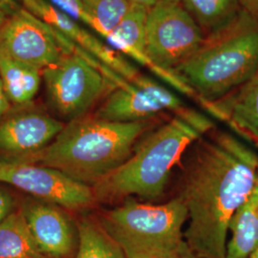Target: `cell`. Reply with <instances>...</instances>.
<instances>
[{
	"instance_id": "6da1fadb",
	"label": "cell",
	"mask_w": 258,
	"mask_h": 258,
	"mask_svg": "<svg viewBox=\"0 0 258 258\" xmlns=\"http://www.w3.org/2000/svg\"><path fill=\"white\" fill-rule=\"evenodd\" d=\"M205 136L194 144L178 196L188 214L184 239L203 257L226 258L231 217L257 181L258 154L231 133Z\"/></svg>"
},
{
	"instance_id": "7a4b0ae2",
	"label": "cell",
	"mask_w": 258,
	"mask_h": 258,
	"mask_svg": "<svg viewBox=\"0 0 258 258\" xmlns=\"http://www.w3.org/2000/svg\"><path fill=\"white\" fill-rule=\"evenodd\" d=\"M212 128L213 121L198 111L184 107L176 112L167 122L146 133L128 160L93 186L96 202L160 199L184 153Z\"/></svg>"
},
{
	"instance_id": "3957f363",
	"label": "cell",
	"mask_w": 258,
	"mask_h": 258,
	"mask_svg": "<svg viewBox=\"0 0 258 258\" xmlns=\"http://www.w3.org/2000/svg\"><path fill=\"white\" fill-rule=\"evenodd\" d=\"M152 123V120L118 122L84 116L65 124L42 150L14 160L55 168L93 187L128 160Z\"/></svg>"
},
{
	"instance_id": "277c9868",
	"label": "cell",
	"mask_w": 258,
	"mask_h": 258,
	"mask_svg": "<svg viewBox=\"0 0 258 258\" xmlns=\"http://www.w3.org/2000/svg\"><path fill=\"white\" fill-rule=\"evenodd\" d=\"M258 67V18L245 12L205 37L175 71L204 105L219 102L247 83Z\"/></svg>"
},
{
	"instance_id": "5b68a950",
	"label": "cell",
	"mask_w": 258,
	"mask_h": 258,
	"mask_svg": "<svg viewBox=\"0 0 258 258\" xmlns=\"http://www.w3.org/2000/svg\"><path fill=\"white\" fill-rule=\"evenodd\" d=\"M187 210L180 197L164 204L126 198L98 218L126 258H175L184 244Z\"/></svg>"
},
{
	"instance_id": "8992f818",
	"label": "cell",
	"mask_w": 258,
	"mask_h": 258,
	"mask_svg": "<svg viewBox=\"0 0 258 258\" xmlns=\"http://www.w3.org/2000/svg\"><path fill=\"white\" fill-rule=\"evenodd\" d=\"M206 35L179 0L164 1L148 9L146 51L150 70L178 91H194L175 71L198 51Z\"/></svg>"
},
{
	"instance_id": "52a82bcc",
	"label": "cell",
	"mask_w": 258,
	"mask_h": 258,
	"mask_svg": "<svg viewBox=\"0 0 258 258\" xmlns=\"http://www.w3.org/2000/svg\"><path fill=\"white\" fill-rule=\"evenodd\" d=\"M108 67L89 54H65L42 70L48 102L55 114L69 121L83 118L116 87L105 74Z\"/></svg>"
},
{
	"instance_id": "ba28073f",
	"label": "cell",
	"mask_w": 258,
	"mask_h": 258,
	"mask_svg": "<svg viewBox=\"0 0 258 258\" xmlns=\"http://www.w3.org/2000/svg\"><path fill=\"white\" fill-rule=\"evenodd\" d=\"M0 183L11 184L37 200L65 210L83 211L96 203L93 188L48 166L14 159H0Z\"/></svg>"
},
{
	"instance_id": "9c48e42d",
	"label": "cell",
	"mask_w": 258,
	"mask_h": 258,
	"mask_svg": "<svg viewBox=\"0 0 258 258\" xmlns=\"http://www.w3.org/2000/svg\"><path fill=\"white\" fill-rule=\"evenodd\" d=\"M67 37L23 7L0 29V55L41 70L67 54Z\"/></svg>"
},
{
	"instance_id": "30bf717a",
	"label": "cell",
	"mask_w": 258,
	"mask_h": 258,
	"mask_svg": "<svg viewBox=\"0 0 258 258\" xmlns=\"http://www.w3.org/2000/svg\"><path fill=\"white\" fill-rule=\"evenodd\" d=\"M184 108L182 100L166 86L139 73L133 80L121 79L94 116L102 120L134 122L153 120L165 112Z\"/></svg>"
},
{
	"instance_id": "8fae6325",
	"label": "cell",
	"mask_w": 258,
	"mask_h": 258,
	"mask_svg": "<svg viewBox=\"0 0 258 258\" xmlns=\"http://www.w3.org/2000/svg\"><path fill=\"white\" fill-rule=\"evenodd\" d=\"M22 7L43 20L49 26L67 37L77 46L93 55L101 63L110 68L123 79L131 81L139 74L137 69L117 52L95 37L83 24L56 8L48 0H19Z\"/></svg>"
},
{
	"instance_id": "7c38bea8",
	"label": "cell",
	"mask_w": 258,
	"mask_h": 258,
	"mask_svg": "<svg viewBox=\"0 0 258 258\" xmlns=\"http://www.w3.org/2000/svg\"><path fill=\"white\" fill-rule=\"evenodd\" d=\"M38 249L46 258H73L79 243L78 225L63 208L40 200L21 207Z\"/></svg>"
},
{
	"instance_id": "4fadbf2b",
	"label": "cell",
	"mask_w": 258,
	"mask_h": 258,
	"mask_svg": "<svg viewBox=\"0 0 258 258\" xmlns=\"http://www.w3.org/2000/svg\"><path fill=\"white\" fill-rule=\"evenodd\" d=\"M64 123L38 111L20 112L0 121V154L4 159L32 155L46 148Z\"/></svg>"
},
{
	"instance_id": "5bb4252c",
	"label": "cell",
	"mask_w": 258,
	"mask_h": 258,
	"mask_svg": "<svg viewBox=\"0 0 258 258\" xmlns=\"http://www.w3.org/2000/svg\"><path fill=\"white\" fill-rule=\"evenodd\" d=\"M207 107L258 144V67L247 83Z\"/></svg>"
},
{
	"instance_id": "9a60e30c",
	"label": "cell",
	"mask_w": 258,
	"mask_h": 258,
	"mask_svg": "<svg viewBox=\"0 0 258 258\" xmlns=\"http://www.w3.org/2000/svg\"><path fill=\"white\" fill-rule=\"evenodd\" d=\"M258 245V178L252 191L231 217L226 258H247Z\"/></svg>"
},
{
	"instance_id": "2e32d148",
	"label": "cell",
	"mask_w": 258,
	"mask_h": 258,
	"mask_svg": "<svg viewBox=\"0 0 258 258\" xmlns=\"http://www.w3.org/2000/svg\"><path fill=\"white\" fill-rule=\"evenodd\" d=\"M148 9L135 5L105 38V42L121 55H127L150 69L146 51V25Z\"/></svg>"
},
{
	"instance_id": "e0dca14e",
	"label": "cell",
	"mask_w": 258,
	"mask_h": 258,
	"mask_svg": "<svg viewBox=\"0 0 258 258\" xmlns=\"http://www.w3.org/2000/svg\"><path fill=\"white\" fill-rule=\"evenodd\" d=\"M0 80L11 102L24 106L37 96L42 82V70L0 55Z\"/></svg>"
},
{
	"instance_id": "ac0fdd59",
	"label": "cell",
	"mask_w": 258,
	"mask_h": 258,
	"mask_svg": "<svg viewBox=\"0 0 258 258\" xmlns=\"http://www.w3.org/2000/svg\"><path fill=\"white\" fill-rule=\"evenodd\" d=\"M0 258H46L38 249L20 209L0 223Z\"/></svg>"
},
{
	"instance_id": "d6986e66",
	"label": "cell",
	"mask_w": 258,
	"mask_h": 258,
	"mask_svg": "<svg viewBox=\"0 0 258 258\" xmlns=\"http://www.w3.org/2000/svg\"><path fill=\"white\" fill-rule=\"evenodd\" d=\"M207 36L228 26L243 11L239 0H179Z\"/></svg>"
},
{
	"instance_id": "ffe728a7",
	"label": "cell",
	"mask_w": 258,
	"mask_h": 258,
	"mask_svg": "<svg viewBox=\"0 0 258 258\" xmlns=\"http://www.w3.org/2000/svg\"><path fill=\"white\" fill-rule=\"evenodd\" d=\"M77 225L79 243L73 258H126L98 219L84 217Z\"/></svg>"
},
{
	"instance_id": "44dd1931",
	"label": "cell",
	"mask_w": 258,
	"mask_h": 258,
	"mask_svg": "<svg viewBox=\"0 0 258 258\" xmlns=\"http://www.w3.org/2000/svg\"><path fill=\"white\" fill-rule=\"evenodd\" d=\"M91 29L105 40L136 5L130 0H81Z\"/></svg>"
},
{
	"instance_id": "7402d4cb",
	"label": "cell",
	"mask_w": 258,
	"mask_h": 258,
	"mask_svg": "<svg viewBox=\"0 0 258 258\" xmlns=\"http://www.w3.org/2000/svg\"><path fill=\"white\" fill-rule=\"evenodd\" d=\"M15 198L8 190L0 187V223L3 221L11 212L15 211Z\"/></svg>"
},
{
	"instance_id": "603a6c76",
	"label": "cell",
	"mask_w": 258,
	"mask_h": 258,
	"mask_svg": "<svg viewBox=\"0 0 258 258\" xmlns=\"http://www.w3.org/2000/svg\"><path fill=\"white\" fill-rule=\"evenodd\" d=\"M22 8L19 0H0V10H2L8 17L14 15Z\"/></svg>"
},
{
	"instance_id": "cb8c5ba5",
	"label": "cell",
	"mask_w": 258,
	"mask_h": 258,
	"mask_svg": "<svg viewBox=\"0 0 258 258\" xmlns=\"http://www.w3.org/2000/svg\"><path fill=\"white\" fill-rule=\"evenodd\" d=\"M12 105L13 103L10 101L7 94L4 90L2 82L0 80V118L9 113V111L12 108Z\"/></svg>"
},
{
	"instance_id": "d4e9b609",
	"label": "cell",
	"mask_w": 258,
	"mask_h": 258,
	"mask_svg": "<svg viewBox=\"0 0 258 258\" xmlns=\"http://www.w3.org/2000/svg\"><path fill=\"white\" fill-rule=\"evenodd\" d=\"M239 3L245 12L258 18V0H239Z\"/></svg>"
},
{
	"instance_id": "484cf974",
	"label": "cell",
	"mask_w": 258,
	"mask_h": 258,
	"mask_svg": "<svg viewBox=\"0 0 258 258\" xmlns=\"http://www.w3.org/2000/svg\"><path fill=\"white\" fill-rule=\"evenodd\" d=\"M175 258H205L199 254H197L196 252H194L192 249H190L186 244L185 242H184V244L182 245L181 249H179L177 255Z\"/></svg>"
},
{
	"instance_id": "4316f807",
	"label": "cell",
	"mask_w": 258,
	"mask_h": 258,
	"mask_svg": "<svg viewBox=\"0 0 258 258\" xmlns=\"http://www.w3.org/2000/svg\"><path fill=\"white\" fill-rule=\"evenodd\" d=\"M132 3L140 5L143 7H146L147 9H149L150 7L156 5L160 2H164V1H174V0H130Z\"/></svg>"
},
{
	"instance_id": "83f0119b",
	"label": "cell",
	"mask_w": 258,
	"mask_h": 258,
	"mask_svg": "<svg viewBox=\"0 0 258 258\" xmlns=\"http://www.w3.org/2000/svg\"><path fill=\"white\" fill-rule=\"evenodd\" d=\"M7 19H8V16L2 10H0V29L4 25Z\"/></svg>"
},
{
	"instance_id": "f1b7e54d",
	"label": "cell",
	"mask_w": 258,
	"mask_h": 258,
	"mask_svg": "<svg viewBox=\"0 0 258 258\" xmlns=\"http://www.w3.org/2000/svg\"><path fill=\"white\" fill-rule=\"evenodd\" d=\"M247 258H258V245L257 247L251 251V253Z\"/></svg>"
}]
</instances>
